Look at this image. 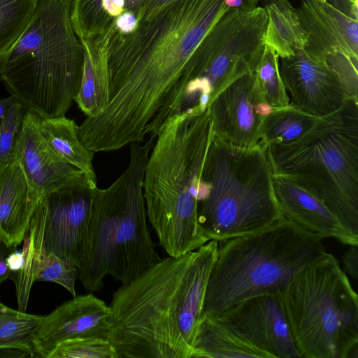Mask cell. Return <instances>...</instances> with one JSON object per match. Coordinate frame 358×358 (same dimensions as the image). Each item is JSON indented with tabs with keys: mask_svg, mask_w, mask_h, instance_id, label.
Returning <instances> with one entry per match:
<instances>
[{
	"mask_svg": "<svg viewBox=\"0 0 358 358\" xmlns=\"http://www.w3.org/2000/svg\"><path fill=\"white\" fill-rule=\"evenodd\" d=\"M229 8L225 0H174L129 34L115 27L107 46L109 102L78 126L85 148L110 152L156 135L192 53Z\"/></svg>",
	"mask_w": 358,
	"mask_h": 358,
	"instance_id": "6da1fadb",
	"label": "cell"
},
{
	"mask_svg": "<svg viewBox=\"0 0 358 358\" xmlns=\"http://www.w3.org/2000/svg\"><path fill=\"white\" fill-rule=\"evenodd\" d=\"M212 133L208 108L195 107L166 122L149 154L142 182L146 214L169 257L208 242L198 226L197 201Z\"/></svg>",
	"mask_w": 358,
	"mask_h": 358,
	"instance_id": "7a4b0ae2",
	"label": "cell"
},
{
	"mask_svg": "<svg viewBox=\"0 0 358 358\" xmlns=\"http://www.w3.org/2000/svg\"><path fill=\"white\" fill-rule=\"evenodd\" d=\"M73 0H38L25 29L0 61V81L26 110L64 116L78 92L84 49L71 20Z\"/></svg>",
	"mask_w": 358,
	"mask_h": 358,
	"instance_id": "3957f363",
	"label": "cell"
},
{
	"mask_svg": "<svg viewBox=\"0 0 358 358\" xmlns=\"http://www.w3.org/2000/svg\"><path fill=\"white\" fill-rule=\"evenodd\" d=\"M130 143L127 168L108 187L94 188L87 245L78 279L89 292L111 275L127 284L161 261L147 224L142 182L157 136Z\"/></svg>",
	"mask_w": 358,
	"mask_h": 358,
	"instance_id": "277c9868",
	"label": "cell"
},
{
	"mask_svg": "<svg viewBox=\"0 0 358 358\" xmlns=\"http://www.w3.org/2000/svg\"><path fill=\"white\" fill-rule=\"evenodd\" d=\"M265 152L272 174L313 195L358 237V99L348 97L299 138Z\"/></svg>",
	"mask_w": 358,
	"mask_h": 358,
	"instance_id": "5b68a950",
	"label": "cell"
},
{
	"mask_svg": "<svg viewBox=\"0 0 358 358\" xmlns=\"http://www.w3.org/2000/svg\"><path fill=\"white\" fill-rule=\"evenodd\" d=\"M322 238L284 218L217 242L203 313L216 315L245 299L279 294L300 271L324 257Z\"/></svg>",
	"mask_w": 358,
	"mask_h": 358,
	"instance_id": "8992f818",
	"label": "cell"
},
{
	"mask_svg": "<svg viewBox=\"0 0 358 358\" xmlns=\"http://www.w3.org/2000/svg\"><path fill=\"white\" fill-rule=\"evenodd\" d=\"M197 201L199 228L217 242L264 229L285 217L265 150L231 145L212 133Z\"/></svg>",
	"mask_w": 358,
	"mask_h": 358,
	"instance_id": "52a82bcc",
	"label": "cell"
},
{
	"mask_svg": "<svg viewBox=\"0 0 358 358\" xmlns=\"http://www.w3.org/2000/svg\"><path fill=\"white\" fill-rule=\"evenodd\" d=\"M194 255L162 259L113 293L108 340L117 358H194L178 308Z\"/></svg>",
	"mask_w": 358,
	"mask_h": 358,
	"instance_id": "ba28073f",
	"label": "cell"
},
{
	"mask_svg": "<svg viewBox=\"0 0 358 358\" xmlns=\"http://www.w3.org/2000/svg\"><path fill=\"white\" fill-rule=\"evenodd\" d=\"M279 297L301 358L358 357V296L331 254L300 271Z\"/></svg>",
	"mask_w": 358,
	"mask_h": 358,
	"instance_id": "9c48e42d",
	"label": "cell"
},
{
	"mask_svg": "<svg viewBox=\"0 0 358 358\" xmlns=\"http://www.w3.org/2000/svg\"><path fill=\"white\" fill-rule=\"evenodd\" d=\"M266 26L262 6L227 10L189 58L176 92L177 102L185 108L205 110L227 85L255 72L265 48Z\"/></svg>",
	"mask_w": 358,
	"mask_h": 358,
	"instance_id": "30bf717a",
	"label": "cell"
},
{
	"mask_svg": "<svg viewBox=\"0 0 358 358\" xmlns=\"http://www.w3.org/2000/svg\"><path fill=\"white\" fill-rule=\"evenodd\" d=\"M94 194V188L83 185L60 189L41 198L31 219L29 236L24 239L23 266L10 277L18 294L29 295V270L33 262L41 256L53 253L80 268Z\"/></svg>",
	"mask_w": 358,
	"mask_h": 358,
	"instance_id": "8fae6325",
	"label": "cell"
},
{
	"mask_svg": "<svg viewBox=\"0 0 358 358\" xmlns=\"http://www.w3.org/2000/svg\"><path fill=\"white\" fill-rule=\"evenodd\" d=\"M307 55L334 72L358 99V20L324 0H300L296 8Z\"/></svg>",
	"mask_w": 358,
	"mask_h": 358,
	"instance_id": "7c38bea8",
	"label": "cell"
},
{
	"mask_svg": "<svg viewBox=\"0 0 358 358\" xmlns=\"http://www.w3.org/2000/svg\"><path fill=\"white\" fill-rule=\"evenodd\" d=\"M210 315L268 358H301L279 294L251 297Z\"/></svg>",
	"mask_w": 358,
	"mask_h": 358,
	"instance_id": "4fadbf2b",
	"label": "cell"
},
{
	"mask_svg": "<svg viewBox=\"0 0 358 358\" xmlns=\"http://www.w3.org/2000/svg\"><path fill=\"white\" fill-rule=\"evenodd\" d=\"M263 101L266 102L255 72L237 78L208 106L213 132L231 145L256 147L264 117L256 113V105Z\"/></svg>",
	"mask_w": 358,
	"mask_h": 358,
	"instance_id": "5bb4252c",
	"label": "cell"
},
{
	"mask_svg": "<svg viewBox=\"0 0 358 358\" xmlns=\"http://www.w3.org/2000/svg\"><path fill=\"white\" fill-rule=\"evenodd\" d=\"M280 74L290 104L323 117L336 111L349 96L341 79L331 71L309 57L303 48L279 58Z\"/></svg>",
	"mask_w": 358,
	"mask_h": 358,
	"instance_id": "9a60e30c",
	"label": "cell"
},
{
	"mask_svg": "<svg viewBox=\"0 0 358 358\" xmlns=\"http://www.w3.org/2000/svg\"><path fill=\"white\" fill-rule=\"evenodd\" d=\"M110 307L92 292L76 295L44 316L35 340V357L50 358L57 346L82 337L108 339Z\"/></svg>",
	"mask_w": 358,
	"mask_h": 358,
	"instance_id": "2e32d148",
	"label": "cell"
},
{
	"mask_svg": "<svg viewBox=\"0 0 358 358\" xmlns=\"http://www.w3.org/2000/svg\"><path fill=\"white\" fill-rule=\"evenodd\" d=\"M14 155L43 196L68 187L88 185L83 173L58 157L47 144L38 115L26 110L17 134Z\"/></svg>",
	"mask_w": 358,
	"mask_h": 358,
	"instance_id": "e0dca14e",
	"label": "cell"
},
{
	"mask_svg": "<svg viewBox=\"0 0 358 358\" xmlns=\"http://www.w3.org/2000/svg\"><path fill=\"white\" fill-rule=\"evenodd\" d=\"M43 196L16 157L0 162V238L9 246L24 241Z\"/></svg>",
	"mask_w": 358,
	"mask_h": 358,
	"instance_id": "ac0fdd59",
	"label": "cell"
},
{
	"mask_svg": "<svg viewBox=\"0 0 358 358\" xmlns=\"http://www.w3.org/2000/svg\"><path fill=\"white\" fill-rule=\"evenodd\" d=\"M272 180L285 218L322 239L333 238L345 245H358V237L349 232L313 195L284 176L272 174Z\"/></svg>",
	"mask_w": 358,
	"mask_h": 358,
	"instance_id": "d6986e66",
	"label": "cell"
},
{
	"mask_svg": "<svg viewBox=\"0 0 358 358\" xmlns=\"http://www.w3.org/2000/svg\"><path fill=\"white\" fill-rule=\"evenodd\" d=\"M115 18L103 33L80 40L84 49V66L80 86L74 101L87 117L99 114L109 102L107 46L115 29Z\"/></svg>",
	"mask_w": 358,
	"mask_h": 358,
	"instance_id": "ffe728a7",
	"label": "cell"
},
{
	"mask_svg": "<svg viewBox=\"0 0 358 358\" xmlns=\"http://www.w3.org/2000/svg\"><path fill=\"white\" fill-rule=\"evenodd\" d=\"M217 244L210 240L195 250L182 291L178 323L182 337L192 348L203 315L206 290L216 261Z\"/></svg>",
	"mask_w": 358,
	"mask_h": 358,
	"instance_id": "44dd1931",
	"label": "cell"
},
{
	"mask_svg": "<svg viewBox=\"0 0 358 358\" xmlns=\"http://www.w3.org/2000/svg\"><path fill=\"white\" fill-rule=\"evenodd\" d=\"M40 131L52 151L64 162L81 171L92 188L97 187L93 166L94 152L83 144L74 120L65 115L45 118L38 116Z\"/></svg>",
	"mask_w": 358,
	"mask_h": 358,
	"instance_id": "7402d4cb",
	"label": "cell"
},
{
	"mask_svg": "<svg viewBox=\"0 0 358 358\" xmlns=\"http://www.w3.org/2000/svg\"><path fill=\"white\" fill-rule=\"evenodd\" d=\"M194 358H268L250 345L213 315L203 313L193 344Z\"/></svg>",
	"mask_w": 358,
	"mask_h": 358,
	"instance_id": "603a6c76",
	"label": "cell"
},
{
	"mask_svg": "<svg viewBox=\"0 0 358 358\" xmlns=\"http://www.w3.org/2000/svg\"><path fill=\"white\" fill-rule=\"evenodd\" d=\"M267 15L265 44L275 50L279 58L287 57L303 48L305 39L296 8L288 0H259Z\"/></svg>",
	"mask_w": 358,
	"mask_h": 358,
	"instance_id": "cb8c5ba5",
	"label": "cell"
},
{
	"mask_svg": "<svg viewBox=\"0 0 358 358\" xmlns=\"http://www.w3.org/2000/svg\"><path fill=\"white\" fill-rule=\"evenodd\" d=\"M43 317L0 302V357H35L36 336Z\"/></svg>",
	"mask_w": 358,
	"mask_h": 358,
	"instance_id": "d4e9b609",
	"label": "cell"
},
{
	"mask_svg": "<svg viewBox=\"0 0 358 358\" xmlns=\"http://www.w3.org/2000/svg\"><path fill=\"white\" fill-rule=\"evenodd\" d=\"M318 117L290 103L273 108L264 117L257 145L265 150L271 143L293 141L308 131Z\"/></svg>",
	"mask_w": 358,
	"mask_h": 358,
	"instance_id": "484cf974",
	"label": "cell"
},
{
	"mask_svg": "<svg viewBox=\"0 0 358 358\" xmlns=\"http://www.w3.org/2000/svg\"><path fill=\"white\" fill-rule=\"evenodd\" d=\"M38 0H0V61L27 26Z\"/></svg>",
	"mask_w": 358,
	"mask_h": 358,
	"instance_id": "4316f807",
	"label": "cell"
},
{
	"mask_svg": "<svg viewBox=\"0 0 358 358\" xmlns=\"http://www.w3.org/2000/svg\"><path fill=\"white\" fill-rule=\"evenodd\" d=\"M255 74L264 98L273 108L289 104V99L279 71V56L273 48L265 44L263 56Z\"/></svg>",
	"mask_w": 358,
	"mask_h": 358,
	"instance_id": "83f0119b",
	"label": "cell"
},
{
	"mask_svg": "<svg viewBox=\"0 0 358 358\" xmlns=\"http://www.w3.org/2000/svg\"><path fill=\"white\" fill-rule=\"evenodd\" d=\"M78 274V267L50 253L33 262L29 273V283L31 286L35 280L55 282L64 287L74 297Z\"/></svg>",
	"mask_w": 358,
	"mask_h": 358,
	"instance_id": "f1b7e54d",
	"label": "cell"
},
{
	"mask_svg": "<svg viewBox=\"0 0 358 358\" xmlns=\"http://www.w3.org/2000/svg\"><path fill=\"white\" fill-rule=\"evenodd\" d=\"M102 0H73L71 20L79 40L103 33L111 18L101 6Z\"/></svg>",
	"mask_w": 358,
	"mask_h": 358,
	"instance_id": "f546056e",
	"label": "cell"
},
{
	"mask_svg": "<svg viewBox=\"0 0 358 358\" xmlns=\"http://www.w3.org/2000/svg\"><path fill=\"white\" fill-rule=\"evenodd\" d=\"M50 358H117V354L106 338L82 337L59 343Z\"/></svg>",
	"mask_w": 358,
	"mask_h": 358,
	"instance_id": "4dcf8cb0",
	"label": "cell"
},
{
	"mask_svg": "<svg viewBox=\"0 0 358 358\" xmlns=\"http://www.w3.org/2000/svg\"><path fill=\"white\" fill-rule=\"evenodd\" d=\"M26 110L17 101L6 110L0 122V162L15 157L14 145Z\"/></svg>",
	"mask_w": 358,
	"mask_h": 358,
	"instance_id": "1f68e13d",
	"label": "cell"
},
{
	"mask_svg": "<svg viewBox=\"0 0 358 358\" xmlns=\"http://www.w3.org/2000/svg\"><path fill=\"white\" fill-rule=\"evenodd\" d=\"M343 271L354 279L358 278V245H349L343 256Z\"/></svg>",
	"mask_w": 358,
	"mask_h": 358,
	"instance_id": "d6a6232c",
	"label": "cell"
},
{
	"mask_svg": "<svg viewBox=\"0 0 358 358\" xmlns=\"http://www.w3.org/2000/svg\"><path fill=\"white\" fill-rule=\"evenodd\" d=\"M115 23L117 31L121 34H129L136 29L138 20L132 12L124 11L115 18Z\"/></svg>",
	"mask_w": 358,
	"mask_h": 358,
	"instance_id": "836d02e7",
	"label": "cell"
},
{
	"mask_svg": "<svg viewBox=\"0 0 358 358\" xmlns=\"http://www.w3.org/2000/svg\"><path fill=\"white\" fill-rule=\"evenodd\" d=\"M343 14L358 20V0H324Z\"/></svg>",
	"mask_w": 358,
	"mask_h": 358,
	"instance_id": "e575fe53",
	"label": "cell"
},
{
	"mask_svg": "<svg viewBox=\"0 0 358 358\" xmlns=\"http://www.w3.org/2000/svg\"><path fill=\"white\" fill-rule=\"evenodd\" d=\"M17 250V247L9 246L0 238V285L10 278V271L7 265L8 257Z\"/></svg>",
	"mask_w": 358,
	"mask_h": 358,
	"instance_id": "d590c367",
	"label": "cell"
},
{
	"mask_svg": "<svg viewBox=\"0 0 358 358\" xmlns=\"http://www.w3.org/2000/svg\"><path fill=\"white\" fill-rule=\"evenodd\" d=\"M173 1L174 0H145L136 13L138 21L152 15Z\"/></svg>",
	"mask_w": 358,
	"mask_h": 358,
	"instance_id": "8d00e7d4",
	"label": "cell"
},
{
	"mask_svg": "<svg viewBox=\"0 0 358 358\" xmlns=\"http://www.w3.org/2000/svg\"><path fill=\"white\" fill-rule=\"evenodd\" d=\"M101 6L111 18L117 17L124 12V0H102Z\"/></svg>",
	"mask_w": 358,
	"mask_h": 358,
	"instance_id": "74e56055",
	"label": "cell"
},
{
	"mask_svg": "<svg viewBox=\"0 0 358 358\" xmlns=\"http://www.w3.org/2000/svg\"><path fill=\"white\" fill-rule=\"evenodd\" d=\"M6 262L7 265L10 271V274L19 271L22 268L24 264L23 252H18L16 250L8 257Z\"/></svg>",
	"mask_w": 358,
	"mask_h": 358,
	"instance_id": "f35d334b",
	"label": "cell"
},
{
	"mask_svg": "<svg viewBox=\"0 0 358 358\" xmlns=\"http://www.w3.org/2000/svg\"><path fill=\"white\" fill-rule=\"evenodd\" d=\"M145 0H124V11H131L136 16V13Z\"/></svg>",
	"mask_w": 358,
	"mask_h": 358,
	"instance_id": "ab89813d",
	"label": "cell"
},
{
	"mask_svg": "<svg viewBox=\"0 0 358 358\" xmlns=\"http://www.w3.org/2000/svg\"><path fill=\"white\" fill-rule=\"evenodd\" d=\"M17 101L13 96H10L4 99H0V122L6 110V109L13 103Z\"/></svg>",
	"mask_w": 358,
	"mask_h": 358,
	"instance_id": "60d3db41",
	"label": "cell"
},
{
	"mask_svg": "<svg viewBox=\"0 0 358 358\" xmlns=\"http://www.w3.org/2000/svg\"><path fill=\"white\" fill-rule=\"evenodd\" d=\"M273 110V108L265 101L256 105V113L262 117L269 115Z\"/></svg>",
	"mask_w": 358,
	"mask_h": 358,
	"instance_id": "b9f144b4",
	"label": "cell"
},
{
	"mask_svg": "<svg viewBox=\"0 0 358 358\" xmlns=\"http://www.w3.org/2000/svg\"><path fill=\"white\" fill-rule=\"evenodd\" d=\"M259 0H243V5L241 10H252L255 9L259 6Z\"/></svg>",
	"mask_w": 358,
	"mask_h": 358,
	"instance_id": "7bdbcfd3",
	"label": "cell"
}]
</instances>
